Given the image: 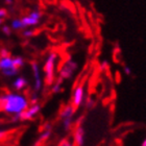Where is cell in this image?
<instances>
[{"instance_id": "6da1fadb", "label": "cell", "mask_w": 146, "mask_h": 146, "mask_svg": "<svg viewBox=\"0 0 146 146\" xmlns=\"http://www.w3.org/2000/svg\"><path fill=\"white\" fill-rule=\"evenodd\" d=\"M29 102L24 95L16 93H6L1 96L0 110L4 111L7 114H21L23 111L28 108Z\"/></svg>"}, {"instance_id": "7a4b0ae2", "label": "cell", "mask_w": 146, "mask_h": 146, "mask_svg": "<svg viewBox=\"0 0 146 146\" xmlns=\"http://www.w3.org/2000/svg\"><path fill=\"white\" fill-rule=\"evenodd\" d=\"M58 58V54L55 52H51L46 58V62L43 67V71L45 73V85L51 86L54 82V67L55 62Z\"/></svg>"}, {"instance_id": "3957f363", "label": "cell", "mask_w": 146, "mask_h": 146, "mask_svg": "<svg viewBox=\"0 0 146 146\" xmlns=\"http://www.w3.org/2000/svg\"><path fill=\"white\" fill-rule=\"evenodd\" d=\"M77 63L75 61H73L71 58H68L67 61L65 62V64L62 66V68L60 69V74L58 77L64 79H70L72 78L73 74L77 70Z\"/></svg>"}, {"instance_id": "277c9868", "label": "cell", "mask_w": 146, "mask_h": 146, "mask_svg": "<svg viewBox=\"0 0 146 146\" xmlns=\"http://www.w3.org/2000/svg\"><path fill=\"white\" fill-rule=\"evenodd\" d=\"M85 89H84V86L80 85L78 87H76L73 91L72 94V107L74 109H77L84 104V100H85Z\"/></svg>"}, {"instance_id": "5b68a950", "label": "cell", "mask_w": 146, "mask_h": 146, "mask_svg": "<svg viewBox=\"0 0 146 146\" xmlns=\"http://www.w3.org/2000/svg\"><path fill=\"white\" fill-rule=\"evenodd\" d=\"M31 69H33V73H34V77H35V91L36 93H38L39 91H41L42 89V78H41V75H40V68L39 65L36 62H31Z\"/></svg>"}, {"instance_id": "8992f818", "label": "cell", "mask_w": 146, "mask_h": 146, "mask_svg": "<svg viewBox=\"0 0 146 146\" xmlns=\"http://www.w3.org/2000/svg\"><path fill=\"white\" fill-rule=\"evenodd\" d=\"M40 110H41V106L40 104H36L31 106V108L26 109L20 114V120H31L40 112Z\"/></svg>"}, {"instance_id": "52a82bcc", "label": "cell", "mask_w": 146, "mask_h": 146, "mask_svg": "<svg viewBox=\"0 0 146 146\" xmlns=\"http://www.w3.org/2000/svg\"><path fill=\"white\" fill-rule=\"evenodd\" d=\"M86 141V131L82 125H77L74 131V143L76 146H84Z\"/></svg>"}, {"instance_id": "ba28073f", "label": "cell", "mask_w": 146, "mask_h": 146, "mask_svg": "<svg viewBox=\"0 0 146 146\" xmlns=\"http://www.w3.org/2000/svg\"><path fill=\"white\" fill-rule=\"evenodd\" d=\"M75 113V109L72 107V104H68L65 108H63V110L60 113V117L61 119H67V118H73V115Z\"/></svg>"}, {"instance_id": "9c48e42d", "label": "cell", "mask_w": 146, "mask_h": 146, "mask_svg": "<svg viewBox=\"0 0 146 146\" xmlns=\"http://www.w3.org/2000/svg\"><path fill=\"white\" fill-rule=\"evenodd\" d=\"M26 85H27V82H26V79L24 77H18L15 82H13V88L17 90V91H20L22 89H24Z\"/></svg>"}, {"instance_id": "30bf717a", "label": "cell", "mask_w": 146, "mask_h": 146, "mask_svg": "<svg viewBox=\"0 0 146 146\" xmlns=\"http://www.w3.org/2000/svg\"><path fill=\"white\" fill-rule=\"evenodd\" d=\"M21 22H22V25H23V27L24 28L27 27V26H34V25L39 24V20H36V19L31 18V17H29V16L22 18Z\"/></svg>"}, {"instance_id": "8fae6325", "label": "cell", "mask_w": 146, "mask_h": 146, "mask_svg": "<svg viewBox=\"0 0 146 146\" xmlns=\"http://www.w3.org/2000/svg\"><path fill=\"white\" fill-rule=\"evenodd\" d=\"M12 67H13V62L11 56L0 58V70L9 69V68H12Z\"/></svg>"}, {"instance_id": "7c38bea8", "label": "cell", "mask_w": 146, "mask_h": 146, "mask_svg": "<svg viewBox=\"0 0 146 146\" xmlns=\"http://www.w3.org/2000/svg\"><path fill=\"white\" fill-rule=\"evenodd\" d=\"M13 62V68H15L16 70L21 69L23 66H24V60L21 58V56H15L14 58H12Z\"/></svg>"}, {"instance_id": "4fadbf2b", "label": "cell", "mask_w": 146, "mask_h": 146, "mask_svg": "<svg viewBox=\"0 0 146 146\" xmlns=\"http://www.w3.org/2000/svg\"><path fill=\"white\" fill-rule=\"evenodd\" d=\"M50 135H51V131H50V129H45V131L41 134V136L39 137L38 141L36 142V144H35V146H38L39 144L43 143V142H45V141L47 140L49 137H50Z\"/></svg>"}, {"instance_id": "5bb4252c", "label": "cell", "mask_w": 146, "mask_h": 146, "mask_svg": "<svg viewBox=\"0 0 146 146\" xmlns=\"http://www.w3.org/2000/svg\"><path fill=\"white\" fill-rule=\"evenodd\" d=\"M62 84H63V79L58 77V80H56V82H55L54 84H53V86H52L51 92L53 93V94L60 93V92L62 91Z\"/></svg>"}, {"instance_id": "9a60e30c", "label": "cell", "mask_w": 146, "mask_h": 146, "mask_svg": "<svg viewBox=\"0 0 146 146\" xmlns=\"http://www.w3.org/2000/svg\"><path fill=\"white\" fill-rule=\"evenodd\" d=\"M1 71V74L3 76H6V77H11V76H14L16 75L17 73L19 72L18 70H16L15 68H9V69H3V70H0Z\"/></svg>"}, {"instance_id": "2e32d148", "label": "cell", "mask_w": 146, "mask_h": 146, "mask_svg": "<svg viewBox=\"0 0 146 146\" xmlns=\"http://www.w3.org/2000/svg\"><path fill=\"white\" fill-rule=\"evenodd\" d=\"M84 104H85V107L88 110H91L95 107V100L91 97V96H88V97L85 98V100H84Z\"/></svg>"}, {"instance_id": "e0dca14e", "label": "cell", "mask_w": 146, "mask_h": 146, "mask_svg": "<svg viewBox=\"0 0 146 146\" xmlns=\"http://www.w3.org/2000/svg\"><path fill=\"white\" fill-rule=\"evenodd\" d=\"M63 121V127L66 131H68L69 129L71 128L72 126V123H73V118H67V119H63L62 120Z\"/></svg>"}, {"instance_id": "ac0fdd59", "label": "cell", "mask_w": 146, "mask_h": 146, "mask_svg": "<svg viewBox=\"0 0 146 146\" xmlns=\"http://www.w3.org/2000/svg\"><path fill=\"white\" fill-rule=\"evenodd\" d=\"M12 27L16 31H18V29H22L23 27V25H22V22L20 19H15V20H13L12 22Z\"/></svg>"}, {"instance_id": "d6986e66", "label": "cell", "mask_w": 146, "mask_h": 146, "mask_svg": "<svg viewBox=\"0 0 146 146\" xmlns=\"http://www.w3.org/2000/svg\"><path fill=\"white\" fill-rule=\"evenodd\" d=\"M36 34V31H34V29H26V31H24L23 33H22L23 36H25V38H29V36H35Z\"/></svg>"}, {"instance_id": "ffe728a7", "label": "cell", "mask_w": 146, "mask_h": 146, "mask_svg": "<svg viewBox=\"0 0 146 146\" xmlns=\"http://www.w3.org/2000/svg\"><path fill=\"white\" fill-rule=\"evenodd\" d=\"M11 56V52L5 48H2L0 49V58H9Z\"/></svg>"}, {"instance_id": "44dd1931", "label": "cell", "mask_w": 146, "mask_h": 146, "mask_svg": "<svg viewBox=\"0 0 146 146\" xmlns=\"http://www.w3.org/2000/svg\"><path fill=\"white\" fill-rule=\"evenodd\" d=\"M29 17L36 19V20H40L41 17H42V14H41L39 11H34V12H31V14H29Z\"/></svg>"}, {"instance_id": "7402d4cb", "label": "cell", "mask_w": 146, "mask_h": 146, "mask_svg": "<svg viewBox=\"0 0 146 146\" xmlns=\"http://www.w3.org/2000/svg\"><path fill=\"white\" fill-rule=\"evenodd\" d=\"M36 102H38V94H36V92H34L31 98V104L34 106V104H36Z\"/></svg>"}, {"instance_id": "603a6c76", "label": "cell", "mask_w": 146, "mask_h": 146, "mask_svg": "<svg viewBox=\"0 0 146 146\" xmlns=\"http://www.w3.org/2000/svg\"><path fill=\"white\" fill-rule=\"evenodd\" d=\"M2 33L6 36H9V35L12 34V31H11V27L7 26V25H3L2 26Z\"/></svg>"}, {"instance_id": "cb8c5ba5", "label": "cell", "mask_w": 146, "mask_h": 146, "mask_svg": "<svg viewBox=\"0 0 146 146\" xmlns=\"http://www.w3.org/2000/svg\"><path fill=\"white\" fill-rule=\"evenodd\" d=\"M108 67H109V62H108V61H102V62H101V64H100V69H101V70H102V71L107 70Z\"/></svg>"}, {"instance_id": "d4e9b609", "label": "cell", "mask_w": 146, "mask_h": 146, "mask_svg": "<svg viewBox=\"0 0 146 146\" xmlns=\"http://www.w3.org/2000/svg\"><path fill=\"white\" fill-rule=\"evenodd\" d=\"M123 71H124L125 73V75H127V76H131V69L128 66H123Z\"/></svg>"}, {"instance_id": "484cf974", "label": "cell", "mask_w": 146, "mask_h": 146, "mask_svg": "<svg viewBox=\"0 0 146 146\" xmlns=\"http://www.w3.org/2000/svg\"><path fill=\"white\" fill-rule=\"evenodd\" d=\"M60 146H74L72 143H71L70 141L68 140H63L61 142V144H60Z\"/></svg>"}, {"instance_id": "4316f807", "label": "cell", "mask_w": 146, "mask_h": 146, "mask_svg": "<svg viewBox=\"0 0 146 146\" xmlns=\"http://www.w3.org/2000/svg\"><path fill=\"white\" fill-rule=\"evenodd\" d=\"M7 16V11L5 9H0V18H4Z\"/></svg>"}, {"instance_id": "83f0119b", "label": "cell", "mask_w": 146, "mask_h": 146, "mask_svg": "<svg viewBox=\"0 0 146 146\" xmlns=\"http://www.w3.org/2000/svg\"><path fill=\"white\" fill-rule=\"evenodd\" d=\"M6 135V131H0V139H2Z\"/></svg>"}, {"instance_id": "f1b7e54d", "label": "cell", "mask_w": 146, "mask_h": 146, "mask_svg": "<svg viewBox=\"0 0 146 146\" xmlns=\"http://www.w3.org/2000/svg\"><path fill=\"white\" fill-rule=\"evenodd\" d=\"M5 2L7 3V4H12L13 0H5Z\"/></svg>"}, {"instance_id": "f546056e", "label": "cell", "mask_w": 146, "mask_h": 146, "mask_svg": "<svg viewBox=\"0 0 146 146\" xmlns=\"http://www.w3.org/2000/svg\"><path fill=\"white\" fill-rule=\"evenodd\" d=\"M142 146H146V138L144 139L143 142H142Z\"/></svg>"}, {"instance_id": "4dcf8cb0", "label": "cell", "mask_w": 146, "mask_h": 146, "mask_svg": "<svg viewBox=\"0 0 146 146\" xmlns=\"http://www.w3.org/2000/svg\"><path fill=\"white\" fill-rule=\"evenodd\" d=\"M2 23H3V19H2V18H0V25L2 24Z\"/></svg>"}, {"instance_id": "1f68e13d", "label": "cell", "mask_w": 146, "mask_h": 146, "mask_svg": "<svg viewBox=\"0 0 146 146\" xmlns=\"http://www.w3.org/2000/svg\"><path fill=\"white\" fill-rule=\"evenodd\" d=\"M0 102H1V96H0Z\"/></svg>"}]
</instances>
